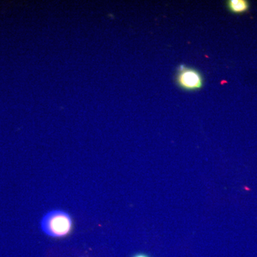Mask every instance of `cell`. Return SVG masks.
Wrapping results in <instances>:
<instances>
[{
  "label": "cell",
  "mask_w": 257,
  "mask_h": 257,
  "mask_svg": "<svg viewBox=\"0 0 257 257\" xmlns=\"http://www.w3.org/2000/svg\"><path fill=\"white\" fill-rule=\"evenodd\" d=\"M40 229L47 236L64 238L73 230V220L67 211L53 209L47 212L40 220Z\"/></svg>",
  "instance_id": "6da1fadb"
},
{
  "label": "cell",
  "mask_w": 257,
  "mask_h": 257,
  "mask_svg": "<svg viewBox=\"0 0 257 257\" xmlns=\"http://www.w3.org/2000/svg\"><path fill=\"white\" fill-rule=\"evenodd\" d=\"M177 82L184 90L196 91L202 89L204 79L202 73L197 69L182 64L177 70Z\"/></svg>",
  "instance_id": "7a4b0ae2"
},
{
  "label": "cell",
  "mask_w": 257,
  "mask_h": 257,
  "mask_svg": "<svg viewBox=\"0 0 257 257\" xmlns=\"http://www.w3.org/2000/svg\"><path fill=\"white\" fill-rule=\"evenodd\" d=\"M227 7L231 13L241 14L248 10V4L244 0H230L227 2Z\"/></svg>",
  "instance_id": "3957f363"
},
{
  "label": "cell",
  "mask_w": 257,
  "mask_h": 257,
  "mask_svg": "<svg viewBox=\"0 0 257 257\" xmlns=\"http://www.w3.org/2000/svg\"><path fill=\"white\" fill-rule=\"evenodd\" d=\"M132 257H152L150 256V255L147 254V253H135V255H133Z\"/></svg>",
  "instance_id": "277c9868"
}]
</instances>
